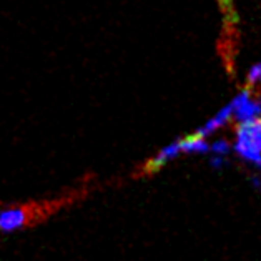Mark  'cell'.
<instances>
[{"instance_id":"cell-9","label":"cell","mask_w":261,"mask_h":261,"mask_svg":"<svg viewBox=\"0 0 261 261\" xmlns=\"http://www.w3.org/2000/svg\"><path fill=\"white\" fill-rule=\"evenodd\" d=\"M258 168H259V170H261V162H259V163H258Z\"/></svg>"},{"instance_id":"cell-8","label":"cell","mask_w":261,"mask_h":261,"mask_svg":"<svg viewBox=\"0 0 261 261\" xmlns=\"http://www.w3.org/2000/svg\"><path fill=\"white\" fill-rule=\"evenodd\" d=\"M256 82H261V62L256 63V65L250 70V73H248V85H253V84H256Z\"/></svg>"},{"instance_id":"cell-6","label":"cell","mask_w":261,"mask_h":261,"mask_svg":"<svg viewBox=\"0 0 261 261\" xmlns=\"http://www.w3.org/2000/svg\"><path fill=\"white\" fill-rule=\"evenodd\" d=\"M180 145H181V151H187V153H206L210 150V145L201 137H196L195 133L180 140Z\"/></svg>"},{"instance_id":"cell-5","label":"cell","mask_w":261,"mask_h":261,"mask_svg":"<svg viewBox=\"0 0 261 261\" xmlns=\"http://www.w3.org/2000/svg\"><path fill=\"white\" fill-rule=\"evenodd\" d=\"M180 151H181V145H180V140H178V142L168 145L167 148H163L156 156L151 158V160L145 165V171H146V173L156 171L160 167H163L165 163H168V162L171 160V158H175L178 153H180Z\"/></svg>"},{"instance_id":"cell-4","label":"cell","mask_w":261,"mask_h":261,"mask_svg":"<svg viewBox=\"0 0 261 261\" xmlns=\"http://www.w3.org/2000/svg\"><path fill=\"white\" fill-rule=\"evenodd\" d=\"M27 221V212L22 208L15 210H5L0 213V230L4 231H12L15 228H20Z\"/></svg>"},{"instance_id":"cell-1","label":"cell","mask_w":261,"mask_h":261,"mask_svg":"<svg viewBox=\"0 0 261 261\" xmlns=\"http://www.w3.org/2000/svg\"><path fill=\"white\" fill-rule=\"evenodd\" d=\"M234 151L246 162H261V118L238 125Z\"/></svg>"},{"instance_id":"cell-3","label":"cell","mask_w":261,"mask_h":261,"mask_svg":"<svg viewBox=\"0 0 261 261\" xmlns=\"http://www.w3.org/2000/svg\"><path fill=\"white\" fill-rule=\"evenodd\" d=\"M233 117V105H231V101L228 103L225 108H221V110L216 113V115L213 118H210L208 122L201 126V128H198L195 132V135L196 137H201V138H205L206 135H210V133H213L215 130H218L221 128L223 125H225L228 120H230Z\"/></svg>"},{"instance_id":"cell-7","label":"cell","mask_w":261,"mask_h":261,"mask_svg":"<svg viewBox=\"0 0 261 261\" xmlns=\"http://www.w3.org/2000/svg\"><path fill=\"white\" fill-rule=\"evenodd\" d=\"M210 150L213 151L215 156L225 158L228 155V151H230V145H228L226 140H216V142L212 146H210Z\"/></svg>"},{"instance_id":"cell-2","label":"cell","mask_w":261,"mask_h":261,"mask_svg":"<svg viewBox=\"0 0 261 261\" xmlns=\"http://www.w3.org/2000/svg\"><path fill=\"white\" fill-rule=\"evenodd\" d=\"M233 105V117L240 123L253 122L261 117V98H253L248 88H245L240 95L231 100Z\"/></svg>"}]
</instances>
